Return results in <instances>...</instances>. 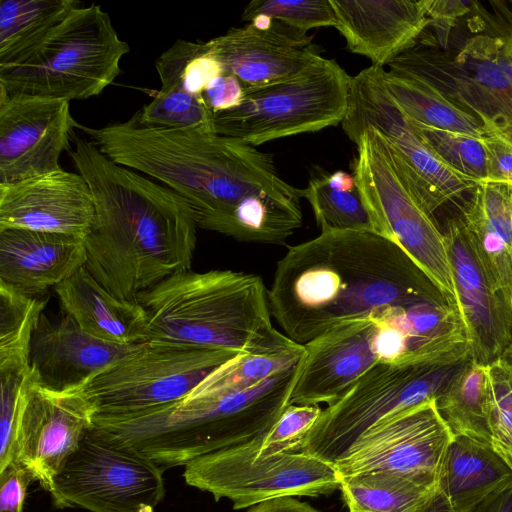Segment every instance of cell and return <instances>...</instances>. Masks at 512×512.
Returning <instances> with one entry per match:
<instances>
[{
	"mask_svg": "<svg viewBox=\"0 0 512 512\" xmlns=\"http://www.w3.org/2000/svg\"><path fill=\"white\" fill-rule=\"evenodd\" d=\"M163 471L90 429L54 478L50 494L58 508L154 512L165 494Z\"/></svg>",
	"mask_w": 512,
	"mask_h": 512,
	"instance_id": "14",
	"label": "cell"
},
{
	"mask_svg": "<svg viewBox=\"0 0 512 512\" xmlns=\"http://www.w3.org/2000/svg\"><path fill=\"white\" fill-rule=\"evenodd\" d=\"M488 157V180L512 190V135L497 123L481 119Z\"/></svg>",
	"mask_w": 512,
	"mask_h": 512,
	"instance_id": "42",
	"label": "cell"
},
{
	"mask_svg": "<svg viewBox=\"0 0 512 512\" xmlns=\"http://www.w3.org/2000/svg\"><path fill=\"white\" fill-rule=\"evenodd\" d=\"M80 5L75 0H3L0 4V70L27 57Z\"/></svg>",
	"mask_w": 512,
	"mask_h": 512,
	"instance_id": "29",
	"label": "cell"
},
{
	"mask_svg": "<svg viewBox=\"0 0 512 512\" xmlns=\"http://www.w3.org/2000/svg\"><path fill=\"white\" fill-rule=\"evenodd\" d=\"M445 296L394 241L355 230L288 246L268 289L272 317L300 345L343 322Z\"/></svg>",
	"mask_w": 512,
	"mask_h": 512,
	"instance_id": "1",
	"label": "cell"
},
{
	"mask_svg": "<svg viewBox=\"0 0 512 512\" xmlns=\"http://www.w3.org/2000/svg\"><path fill=\"white\" fill-rule=\"evenodd\" d=\"M304 347L290 404H333L380 362L441 364L469 356L466 326L449 296L343 322Z\"/></svg>",
	"mask_w": 512,
	"mask_h": 512,
	"instance_id": "4",
	"label": "cell"
},
{
	"mask_svg": "<svg viewBox=\"0 0 512 512\" xmlns=\"http://www.w3.org/2000/svg\"><path fill=\"white\" fill-rule=\"evenodd\" d=\"M487 422L491 445L512 467V368L501 359L487 366Z\"/></svg>",
	"mask_w": 512,
	"mask_h": 512,
	"instance_id": "38",
	"label": "cell"
},
{
	"mask_svg": "<svg viewBox=\"0 0 512 512\" xmlns=\"http://www.w3.org/2000/svg\"><path fill=\"white\" fill-rule=\"evenodd\" d=\"M453 436L491 443L487 422V366L471 357L435 400Z\"/></svg>",
	"mask_w": 512,
	"mask_h": 512,
	"instance_id": "33",
	"label": "cell"
},
{
	"mask_svg": "<svg viewBox=\"0 0 512 512\" xmlns=\"http://www.w3.org/2000/svg\"><path fill=\"white\" fill-rule=\"evenodd\" d=\"M29 371H2L0 411V472L16 462V430L21 388Z\"/></svg>",
	"mask_w": 512,
	"mask_h": 512,
	"instance_id": "41",
	"label": "cell"
},
{
	"mask_svg": "<svg viewBox=\"0 0 512 512\" xmlns=\"http://www.w3.org/2000/svg\"><path fill=\"white\" fill-rule=\"evenodd\" d=\"M239 352L143 342L83 387L96 415L120 416L187 397L213 370Z\"/></svg>",
	"mask_w": 512,
	"mask_h": 512,
	"instance_id": "12",
	"label": "cell"
},
{
	"mask_svg": "<svg viewBox=\"0 0 512 512\" xmlns=\"http://www.w3.org/2000/svg\"><path fill=\"white\" fill-rule=\"evenodd\" d=\"M441 231L469 355L475 363L488 366L502 356L511 339V295L491 283L460 215L449 218Z\"/></svg>",
	"mask_w": 512,
	"mask_h": 512,
	"instance_id": "17",
	"label": "cell"
},
{
	"mask_svg": "<svg viewBox=\"0 0 512 512\" xmlns=\"http://www.w3.org/2000/svg\"><path fill=\"white\" fill-rule=\"evenodd\" d=\"M510 487L512 467L491 443L453 436L438 482V492L453 512H465Z\"/></svg>",
	"mask_w": 512,
	"mask_h": 512,
	"instance_id": "27",
	"label": "cell"
},
{
	"mask_svg": "<svg viewBox=\"0 0 512 512\" xmlns=\"http://www.w3.org/2000/svg\"><path fill=\"white\" fill-rule=\"evenodd\" d=\"M305 347L298 343L239 353L213 370L187 397L222 395L249 390L300 363Z\"/></svg>",
	"mask_w": 512,
	"mask_h": 512,
	"instance_id": "34",
	"label": "cell"
},
{
	"mask_svg": "<svg viewBox=\"0 0 512 512\" xmlns=\"http://www.w3.org/2000/svg\"><path fill=\"white\" fill-rule=\"evenodd\" d=\"M408 120L432 151L450 168L478 183L488 180V157L481 137Z\"/></svg>",
	"mask_w": 512,
	"mask_h": 512,
	"instance_id": "37",
	"label": "cell"
},
{
	"mask_svg": "<svg viewBox=\"0 0 512 512\" xmlns=\"http://www.w3.org/2000/svg\"><path fill=\"white\" fill-rule=\"evenodd\" d=\"M129 51L100 5H80L27 57L0 70V94L69 102L88 99L115 81Z\"/></svg>",
	"mask_w": 512,
	"mask_h": 512,
	"instance_id": "7",
	"label": "cell"
},
{
	"mask_svg": "<svg viewBox=\"0 0 512 512\" xmlns=\"http://www.w3.org/2000/svg\"><path fill=\"white\" fill-rule=\"evenodd\" d=\"M388 66L389 70L423 79L480 120L499 125L508 120L502 104V73L475 37L454 54L431 43L418 42Z\"/></svg>",
	"mask_w": 512,
	"mask_h": 512,
	"instance_id": "19",
	"label": "cell"
},
{
	"mask_svg": "<svg viewBox=\"0 0 512 512\" xmlns=\"http://www.w3.org/2000/svg\"><path fill=\"white\" fill-rule=\"evenodd\" d=\"M421 512H453L443 498V496L437 492L436 495L431 499L427 506Z\"/></svg>",
	"mask_w": 512,
	"mask_h": 512,
	"instance_id": "48",
	"label": "cell"
},
{
	"mask_svg": "<svg viewBox=\"0 0 512 512\" xmlns=\"http://www.w3.org/2000/svg\"><path fill=\"white\" fill-rule=\"evenodd\" d=\"M54 290L64 312L93 337L115 344L146 341L148 318L142 305L108 292L85 266Z\"/></svg>",
	"mask_w": 512,
	"mask_h": 512,
	"instance_id": "25",
	"label": "cell"
},
{
	"mask_svg": "<svg viewBox=\"0 0 512 512\" xmlns=\"http://www.w3.org/2000/svg\"><path fill=\"white\" fill-rule=\"evenodd\" d=\"M83 238L27 229L0 231V281L31 295L43 293L85 265Z\"/></svg>",
	"mask_w": 512,
	"mask_h": 512,
	"instance_id": "24",
	"label": "cell"
},
{
	"mask_svg": "<svg viewBox=\"0 0 512 512\" xmlns=\"http://www.w3.org/2000/svg\"><path fill=\"white\" fill-rule=\"evenodd\" d=\"M69 156L94 201L84 266L101 286L136 301L167 277L190 270L197 225L180 195L115 163L89 139L76 137Z\"/></svg>",
	"mask_w": 512,
	"mask_h": 512,
	"instance_id": "2",
	"label": "cell"
},
{
	"mask_svg": "<svg viewBox=\"0 0 512 512\" xmlns=\"http://www.w3.org/2000/svg\"><path fill=\"white\" fill-rule=\"evenodd\" d=\"M302 194L309 202L321 232H375L368 206L352 174L315 169Z\"/></svg>",
	"mask_w": 512,
	"mask_h": 512,
	"instance_id": "30",
	"label": "cell"
},
{
	"mask_svg": "<svg viewBox=\"0 0 512 512\" xmlns=\"http://www.w3.org/2000/svg\"><path fill=\"white\" fill-rule=\"evenodd\" d=\"M343 499L362 512H421L438 490L392 471H368L340 477Z\"/></svg>",
	"mask_w": 512,
	"mask_h": 512,
	"instance_id": "32",
	"label": "cell"
},
{
	"mask_svg": "<svg viewBox=\"0 0 512 512\" xmlns=\"http://www.w3.org/2000/svg\"><path fill=\"white\" fill-rule=\"evenodd\" d=\"M349 139L357 146L352 175L364 196L375 232L400 246L456 300L443 233L416 197L388 141L375 129Z\"/></svg>",
	"mask_w": 512,
	"mask_h": 512,
	"instance_id": "10",
	"label": "cell"
},
{
	"mask_svg": "<svg viewBox=\"0 0 512 512\" xmlns=\"http://www.w3.org/2000/svg\"><path fill=\"white\" fill-rule=\"evenodd\" d=\"M453 434L435 400L393 414L368 429L334 465L340 477L392 471L438 490Z\"/></svg>",
	"mask_w": 512,
	"mask_h": 512,
	"instance_id": "15",
	"label": "cell"
},
{
	"mask_svg": "<svg viewBox=\"0 0 512 512\" xmlns=\"http://www.w3.org/2000/svg\"><path fill=\"white\" fill-rule=\"evenodd\" d=\"M313 36L274 19H256L206 42L208 52L246 89L295 78L322 56Z\"/></svg>",
	"mask_w": 512,
	"mask_h": 512,
	"instance_id": "18",
	"label": "cell"
},
{
	"mask_svg": "<svg viewBox=\"0 0 512 512\" xmlns=\"http://www.w3.org/2000/svg\"><path fill=\"white\" fill-rule=\"evenodd\" d=\"M150 94L152 100L136 112L143 126L214 131V114L201 98L176 87L160 88Z\"/></svg>",
	"mask_w": 512,
	"mask_h": 512,
	"instance_id": "36",
	"label": "cell"
},
{
	"mask_svg": "<svg viewBox=\"0 0 512 512\" xmlns=\"http://www.w3.org/2000/svg\"><path fill=\"white\" fill-rule=\"evenodd\" d=\"M348 510H349V512H362V511L355 510V509H352V508H349Z\"/></svg>",
	"mask_w": 512,
	"mask_h": 512,
	"instance_id": "52",
	"label": "cell"
},
{
	"mask_svg": "<svg viewBox=\"0 0 512 512\" xmlns=\"http://www.w3.org/2000/svg\"><path fill=\"white\" fill-rule=\"evenodd\" d=\"M301 362L241 392L179 401L139 413L95 415L91 431L163 470L265 436L290 405Z\"/></svg>",
	"mask_w": 512,
	"mask_h": 512,
	"instance_id": "5",
	"label": "cell"
},
{
	"mask_svg": "<svg viewBox=\"0 0 512 512\" xmlns=\"http://www.w3.org/2000/svg\"><path fill=\"white\" fill-rule=\"evenodd\" d=\"M76 128L115 163L180 195L204 230L218 233L243 198L285 183L272 154L215 131L149 128L136 112L124 122Z\"/></svg>",
	"mask_w": 512,
	"mask_h": 512,
	"instance_id": "3",
	"label": "cell"
},
{
	"mask_svg": "<svg viewBox=\"0 0 512 512\" xmlns=\"http://www.w3.org/2000/svg\"><path fill=\"white\" fill-rule=\"evenodd\" d=\"M247 512H319L306 502L293 496L276 497L250 507Z\"/></svg>",
	"mask_w": 512,
	"mask_h": 512,
	"instance_id": "46",
	"label": "cell"
},
{
	"mask_svg": "<svg viewBox=\"0 0 512 512\" xmlns=\"http://www.w3.org/2000/svg\"><path fill=\"white\" fill-rule=\"evenodd\" d=\"M94 215L90 188L79 173L60 168L0 184V231L27 229L84 239Z\"/></svg>",
	"mask_w": 512,
	"mask_h": 512,
	"instance_id": "21",
	"label": "cell"
},
{
	"mask_svg": "<svg viewBox=\"0 0 512 512\" xmlns=\"http://www.w3.org/2000/svg\"><path fill=\"white\" fill-rule=\"evenodd\" d=\"M322 410L319 405L290 404L266 434L258 455L300 452L304 439Z\"/></svg>",
	"mask_w": 512,
	"mask_h": 512,
	"instance_id": "40",
	"label": "cell"
},
{
	"mask_svg": "<svg viewBox=\"0 0 512 512\" xmlns=\"http://www.w3.org/2000/svg\"><path fill=\"white\" fill-rule=\"evenodd\" d=\"M467 358L451 363L380 362L336 402L327 405L306 435L300 452L335 464L381 420L436 400Z\"/></svg>",
	"mask_w": 512,
	"mask_h": 512,
	"instance_id": "8",
	"label": "cell"
},
{
	"mask_svg": "<svg viewBox=\"0 0 512 512\" xmlns=\"http://www.w3.org/2000/svg\"><path fill=\"white\" fill-rule=\"evenodd\" d=\"M76 124L69 101L0 94V184L60 169Z\"/></svg>",
	"mask_w": 512,
	"mask_h": 512,
	"instance_id": "20",
	"label": "cell"
},
{
	"mask_svg": "<svg viewBox=\"0 0 512 512\" xmlns=\"http://www.w3.org/2000/svg\"><path fill=\"white\" fill-rule=\"evenodd\" d=\"M146 310L145 342L239 353L294 343L272 325L262 277L232 270L173 274L136 299Z\"/></svg>",
	"mask_w": 512,
	"mask_h": 512,
	"instance_id": "6",
	"label": "cell"
},
{
	"mask_svg": "<svg viewBox=\"0 0 512 512\" xmlns=\"http://www.w3.org/2000/svg\"><path fill=\"white\" fill-rule=\"evenodd\" d=\"M510 304L512 311V294L510 296ZM499 359L503 360L507 365H509L512 368V332L510 342Z\"/></svg>",
	"mask_w": 512,
	"mask_h": 512,
	"instance_id": "49",
	"label": "cell"
},
{
	"mask_svg": "<svg viewBox=\"0 0 512 512\" xmlns=\"http://www.w3.org/2000/svg\"><path fill=\"white\" fill-rule=\"evenodd\" d=\"M302 189L289 183L266 188L243 198L219 233L241 242L284 245L303 221Z\"/></svg>",
	"mask_w": 512,
	"mask_h": 512,
	"instance_id": "28",
	"label": "cell"
},
{
	"mask_svg": "<svg viewBox=\"0 0 512 512\" xmlns=\"http://www.w3.org/2000/svg\"><path fill=\"white\" fill-rule=\"evenodd\" d=\"M34 478L19 462L0 472V512H23L27 488Z\"/></svg>",
	"mask_w": 512,
	"mask_h": 512,
	"instance_id": "43",
	"label": "cell"
},
{
	"mask_svg": "<svg viewBox=\"0 0 512 512\" xmlns=\"http://www.w3.org/2000/svg\"><path fill=\"white\" fill-rule=\"evenodd\" d=\"M499 126H501L505 131H507L509 134L512 135V123L507 124V125H499Z\"/></svg>",
	"mask_w": 512,
	"mask_h": 512,
	"instance_id": "51",
	"label": "cell"
},
{
	"mask_svg": "<svg viewBox=\"0 0 512 512\" xmlns=\"http://www.w3.org/2000/svg\"><path fill=\"white\" fill-rule=\"evenodd\" d=\"M266 436V435H265ZM201 456L185 467V482L243 509L282 496L316 497L340 488L334 464L304 452L257 454L264 437Z\"/></svg>",
	"mask_w": 512,
	"mask_h": 512,
	"instance_id": "11",
	"label": "cell"
},
{
	"mask_svg": "<svg viewBox=\"0 0 512 512\" xmlns=\"http://www.w3.org/2000/svg\"><path fill=\"white\" fill-rule=\"evenodd\" d=\"M142 343L106 342L86 333L66 313L57 320L42 314L31 341L30 369L35 379L51 390L82 388Z\"/></svg>",
	"mask_w": 512,
	"mask_h": 512,
	"instance_id": "22",
	"label": "cell"
},
{
	"mask_svg": "<svg viewBox=\"0 0 512 512\" xmlns=\"http://www.w3.org/2000/svg\"><path fill=\"white\" fill-rule=\"evenodd\" d=\"M95 415L82 388L51 390L30 369L20 393L16 462L50 493L54 478L93 427Z\"/></svg>",
	"mask_w": 512,
	"mask_h": 512,
	"instance_id": "16",
	"label": "cell"
},
{
	"mask_svg": "<svg viewBox=\"0 0 512 512\" xmlns=\"http://www.w3.org/2000/svg\"><path fill=\"white\" fill-rule=\"evenodd\" d=\"M384 73L383 67L371 65L351 76L342 129L348 138L367 129L379 131L419 202L434 217L439 208L471 193L478 182L450 168L432 151L392 99Z\"/></svg>",
	"mask_w": 512,
	"mask_h": 512,
	"instance_id": "13",
	"label": "cell"
},
{
	"mask_svg": "<svg viewBox=\"0 0 512 512\" xmlns=\"http://www.w3.org/2000/svg\"><path fill=\"white\" fill-rule=\"evenodd\" d=\"M351 76L334 59L322 57L301 75L246 89L241 102L214 115L217 134L253 146L341 124Z\"/></svg>",
	"mask_w": 512,
	"mask_h": 512,
	"instance_id": "9",
	"label": "cell"
},
{
	"mask_svg": "<svg viewBox=\"0 0 512 512\" xmlns=\"http://www.w3.org/2000/svg\"><path fill=\"white\" fill-rule=\"evenodd\" d=\"M504 39H505L507 51L512 56V28H511L510 33Z\"/></svg>",
	"mask_w": 512,
	"mask_h": 512,
	"instance_id": "50",
	"label": "cell"
},
{
	"mask_svg": "<svg viewBox=\"0 0 512 512\" xmlns=\"http://www.w3.org/2000/svg\"><path fill=\"white\" fill-rule=\"evenodd\" d=\"M245 88L232 74L216 77L201 95L209 110L215 115L218 112L237 106L244 95Z\"/></svg>",
	"mask_w": 512,
	"mask_h": 512,
	"instance_id": "44",
	"label": "cell"
},
{
	"mask_svg": "<svg viewBox=\"0 0 512 512\" xmlns=\"http://www.w3.org/2000/svg\"><path fill=\"white\" fill-rule=\"evenodd\" d=\"M460 217L493 286L512 294V190L480 182L463 203Z\"/></svg>",
	"mask_w": 512,
	"mask_h": 512,
	"instance_id": "26",
	"label": "cell"
},
{
	"mask_svg": "<svg viewBox=\"0 0 512 512\" xmlns=\"http://www.w3.org/2000/svg\"><path fill=\"white\" fill-rule=\"evenodd\" d=\"M274 19L307 33L318 27L336 26L331 0H254L242 13V20Z\"/></svg>",
	"mask_w": 512,
	"mask_h": 512,
	"instance_id": "39",
	"label": "cell"
},
{
	"mask_svg": "<svg viewBox=\"0 0 512 512\" xmlns=\"http://www.w3.org/2000/svg\"><path fill=\"white\" fill-rule=\"evenodd\" d=\"M465 512H512V487L484 499Z\"/></svg>",
	"mask_w": 512,
	"mask_h": 512,
	"instance_id": "47",
	"label": "cell"
},
{
	"mask_svg": "<svg viewBox=\"0 0 512 512\" xmlns=\"http://www.w3.org/2000/svg\"><path fill=\"white\" fill-rule=\"evenodd\" d=\"M423 3L430 19L429 26H433L440 46L446 49L451 28L469 8L461 1L423 0Z\"/></svg>",
	"mask_w": 512,
	"mask_h": 512,
	"instance_id": "45",
	"label": "cell"
},
{
	"mask_svg": "<svg viewBox=\"0 0 512 512\" xmlns=\"http://www.w3.org/2000/svg\"><path fill=\"white\" fill-rule=\"evenodd\" d=\"M46 300L0 281V372L30 370V347Z\"/></svg>",
	"mask_w": 512,
	"mask_h": 512,
	"instance_id": "35",
	"label": "cell"
},
{
	"mask_svg": "<svg viewBox=\"0 0 512 512\" xmlns=\"http://www.w3.org/2000/svg\"><path fill=\"white\" fill-rule=\"evenodd\" d=\"M347 49L373 66L389 65L430 25L423 0H331Z\"/></svg>",
	"mask_w": 512,
	"mask_h": 512,
	"instance_id": "23",
	"label": "cell"
},
{
	"mask_svg": "<svg viewBox=\"0 0 512 512\" xmlns=\"http://www.w3.org/2000/svg\"><path fill=\"white\" fill-rule=\"evenodd\" d=\"M384 84L407 118L427 126L482 137L483 126L479 118L423 79L389 70L384 73Z\"/></svg>",
	"mask_w": 512,
	"mask_h": 512,
	"instance_id": "31",
	"label": "cell"
}]
</instances>
